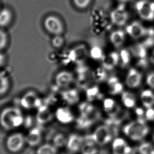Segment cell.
<instances>
[{"label": "cell", "mask_w": 154, "mask_h": 154, "mask_svg": "<svg viewBox=\"0 0 154 154\" xmlns=\"http://www.w3.org/2000/svg\"><path fill=\"white\" fill-rule=\"evenodd\" d=\"M24 120L23 113L18 107H7L0 113V125L6 131L19 128L23 125Z\"/></svg>", "instance_id": "obj_1"}, {"label": "cell", "mask_w": 154, "mask_h": 154, "mask_svg": "<svg viewBox=\"0 0 154 154\" xmlns=\"http://www.w3.org/2000/svg\"><path fill=\"white\" fill-rule=\"evenodd\" d=\"M144 119H137L125 125L122 131L127 137L134 141H140L149 133V128Z\"/></svg>", "instance_id": "obj_2"}, {"label": "cell", "mask_w": 154, "mask_h": 154, "mask_svg": "<svg viewBox=\"0 0 154 154\" xmlns=\"http://www.w3.org/2000/svg\"><path fill=\"white\" fill-rule=\"evenodd\" d=\"M137 14L141 19L152 21L154 20V2L148 0H139L135 5Z\"/></svg>", "instance_id": "obj_3"}, {"label": "cell", "mask_w": 154, "mask_h": 154, "mask_svg": "<svg viewBox=\"0 0 154 154\" xmlns=\"http://www.w3.org/2000/svg\"><path fill=\"white\" fill-rule=\"evenodd\" d=\"M26 143V137L22 133H15L8 137L5 145L9 152L17 153L23 149Z\"/></svg>", "instance_id": "obj_4"}, {"label": "cell", "mask_w": 154, "mask_h": 154, "mask_svg": "<svg viewBox=\"0 0 154 154\" xmlns=\"http://www.w3.org/2000/svg\"><path fill=\"white\" fill-rule=\"evenodd\" d=\"M44 26L50 34L59 35L64 32V28L62 21L56 15H50L45 17L44 21Z\"/></svg>", "instance_id": "obj_5"}, {"label": "cell", "mask_w": 154, "mask_h": 154, "mask_svg": "<svg viewBox=\"0 0 154 154\" xmlns=\"http://www.w3.org/2000/svg\"><path fill=\"white\" fill-rule=\"evenodd\" d=\"M92 139L98 145L103 146L111 142L113 135L109 128L103 125L98 127L91 134Z\"/></svg>", "instance_id": "obj_6"}, {"label": "cell", "mask_w": 154, "mask_h": 154, "mask_svg": "<svg viewBox=\"0 0 154 154\" xmlns=\"http://www.w3.org/2000/svg\"><path fill=\"white\" fill-rule=\"evenodd\" d=\"M110 17L113 24L118 26H126L128 21L129 15L124 7L119 6L111 11Z\"/></svg>", "instance_id": "obj_7"}, {"label": "cell", "mask_w": 154, "mask_h": 154, "mask_svg": "<svg viewBox=\"0 0 154 154\" xmlns=\"http://www.w3.org/2000/svg\"><path fill=\"white\" fill-rule=\"evenodd\" d=\"M125 32L131 38L138 40L145 36L147 30L140 22L135 21L126 26Z\"/></svg>", "instance_id": "obj_8"}, {"label": "cell", "mask_w": 154, "mask_h": 154, "mask_svg": "<svg viewBox=\"0 0 154 154\" xmlns=\"http://www.w3.org/2000/svg\"><path fill=\"white\" fill-rule=\"evenodd\" d=\"M143 80L141 73L135 68H131L127 73L125 83L128 88L135 89L141 85Z\"/></svg>", "instance_id": "obj_9"}, {"label": "cell", "mask_w": 154, "mask_h": 154, "mask_svg": "<svg viewBox=\"0 0 154 154\" xmlns=\"http://www.w3.org/2000/svg\"><path fill=\"white\" fill-rule=\"evenodd\" d=\"M84 142V137L76 134H72L67 138L66 146L69 152L75 154L80 152Z\"/></svg>", "instance_id": "obj_10"}, {"label": "cell", "mask_w": 154, "mask_h": 154, "mask_svg": "<svg viewBox=\"0 0 154 154\" xmlns=\"http://www.w3.org/2000/svg\"><path fill=\"white\" fill-rule=\"evenodd\" d=\"M74 82V76L68 71H62L58 73L55 78L57 86L61 89H67Z\"/></svg>", "instance_id": "obj_11"}, {"label": "cell", "mask_w": 154, "mask_h": 154, "mask_svg": "<svg viewBox=\"0 0 154 154\" xmlns=\"http://www.w3.org/2000/svg\"><path fill=\"white\" fill-rule=\"evenodd\" d=\"M54 115L57 120L62 124H69L75 120L72 111L67 107H59L56 110Z\"/></svg>", "instance_id": "obj_12"}, {"label": "cell", "mask_w": 154, "mask_h": 154, "mask_svg": "<svg viewBox=\"0 0 154 154\" xmlns=\"http://www.w3.org/2000/svg\"><path fill=\"white\" fill-rule=\"evenodd\" d=\"M41 100L38 95L34 92H28L22 97L21 99V104L24 108L31 109L35 107H39Z\"/></svg>", "instance_id": "obj_13"}, {"label": "cell", "mask_w": 154, "mask_h": 154, "mask_svg": "<svg viewBox=\"0 0 154 154\" xmlns=\"http://www.w3.org/2000/svg\"><path fill=\"white\" fill-rule=\"evenodd\" d=\"M112 150L113 154H131L132 149L125 140L117 137L112 141Z\"/></svg>", "instance_id": "obj_14"}, {"label": "cell", "mask_w": 154, "mask_h": 154, "mask_svg": "<svg viewBox=\"0 0 154 154\" xmlns=\"http://www.w3.org/2000/svg\"><path fill=\"white\" fill-rule=\"evenodd\" d=\"M101 60L103 67L106 70H111L120 63L119 54L116 52H111L104 56Z\"/></svg>", "instance_id": "obj_15"}, {"label": "cell", "mask_w": 154, "mask_h": 154, "mask_svg": "<svg viewBox=\"0 0 154 154\" xmlns=\"http://www.w3.org/2000/svg\"><path fill=\"white\" fill-rule=\"evenodd\" d=\"M61 96L64 103L70 106L77 104L79 101V93L76 89H65V90L61 92Z\"/></svg>", "instance_id": "obj_16"}, {"label": "cell", "mask_w": 154, "mask_h": 154, "mask_svg": "<svg viewBox=\"0 0 154 154\" xmlns=\"http://www.w3.org/2000/svg\"><path fill=\"white\" fill-rule=\"evenodd\" d=\"M98 118L99 115L88 116L80 115L75 121L76 126L80 129L89 128L94 124Z\"/></svg>", "instance_id": "obj_17"}, {"label": "cell", "mask_w": 154, "mask_h": 154, "mask_svg": "<svg viewBox=\"0 0 154 154\" xmlns=\"http://www.w3.org/2000/svg\"><path fill=\"white\" fill-rule=\"evenodd\" d=\"M98 145L92 136L88 135L84 137V142L80 152L82 154H97L98 152Z\"/></svg>", "instance_id": "obj_18"}, {"label": "cell", "mask_w": 154, "mask_h": 154, "mask_svg": "<svg viewBox=\"0 0 154 154\" xmlns=\"http://www.w3.org/2000/svg\"><path fill=\"white\" fill-rule=\"evenodd\" d=\"M107 86L109 93L113 96L122 94L124 91V85L117 77L109 78L107 80Z\"/></svg>", "instance_id": "obj_19"}, {"label": "cell", "mask_w": 154, "mask_h": 154, "mask_svg": "<svg viewBox=\"0 0 154 154\" xmlns=\"http://www.w3.org/2000/svg\"><path fill=\"white\" fill-rule=\"evenodd\" d=\"M126 32L121 29L115 30L111 32L109 40L114 47L119 48L122 47L126 40Z\"/></svg>", "instance_id": "obj_20"}, {"label": "cell", "mask_w": 154, "mask_h": 154, "mask_svg": "<svg viewBox=\"0 0 154 154\" xmlns=\"http://www.w3.org/2000/svg\"><path fill=\"white\" fill-rule=\"evenodd\" d=\"M26 137V143L32 147L36 146L42 141V131L38 127H35L31 129Z\"/></svg>", "instance_id": "obj_21"}, {"label": "cell", "mask_w": 154, "mask_h": 154, "mask_svg": "<svg viewBox=\"0 0 154 154\" xmlns=\"http://www.w3.org/2000/svg\"><path fill=\"white\" fill-rule=\"evenodd\" d=\"M141 103L146 108L153 107L154 106V93L150 89H145L140 94Z\"/></svg>", "instance_id": "obj_22"}, {"label": "cell", "mask_w": 154, "mask_h": 154, "mask_svg": "<svg viewBox=\"0 0 154 154\" xmlns=\"http://www.w3.org/2000/svg\"><path fill=\"white\" fill-rule=\"evenodd\" d=\"M80 114L82 115L93 116L99 115V113L96 110V108L91 102L86 101L82 103L78 107Z\"/></svg>", "instance_id": "obj_23"}, {"label": "cell", "mask_w": 154, "mask_h": 154, "mask_svg": "<svg viewBox=\"0 0 154 154\" xmlns=\"http://www.w3.org/2000/svg\"><path fill=\"white\" fill-rule=\"evenodd\" d=\"M103 109L110 117H116L118 111V108L113 99L106 98L103 101Z\"/></svg>", "instance_id": "obj_24"}, {"label": "cell", "mask_w": 154, "mask_h": 154, "mask_svg": "<svg viewBox=\"0 0 154 154\" xmlns=\"http://www.w3.org/2000/svg\"><path fill=\"white\" fill-rule=\"evenodd\" d=\"M13 20V13L10 9L4 8L0 10V26H9Z\"/></svg>", "instance_id": "obj_25"}, {"label": "cell", "mask_w": 154, "mask_h": 154, "mask_svg": "<svg viewBox=\"0 0 154 154\" xmlns=\"http://www.w3.org/2000/svg\"><path fill=\"white\" fill-rule=\"evenodd\" d=\"M121 96L122 103L126 108L131 109L136 106V99L133 94L128 91H123Z\"/></svg>", "instance_id": "obj_26"}, {"label": "cell", "mask_w": 154, "mask_h": 154, "mask_svg": "<svg viewBox=\"0 0 154 154\" xmlns=\"http://www.w3.org/2000/svg\"><path fill=\"white\" fill-rule=\"evenodd\" d=\"M120 124L121 121L120 119L116 118V117H110V118L107 119L105 122V124L109 128L111 133H112L113 137L118 134Z\"/></svg>", "instance_id": "obj_27"}, {"label": "cell", "mask_w": 154, "mask_h": 154, "mask_svg": "<svg viewBox=\"0 0 154 154\" xmlns=\"http://www.w3.org/2000/svg\"><path fill=\"white\" fill-rule=\"evenodd\" d=\"M38 113L36 119L40 124H45L51 120L52 115L49 110L45 106H40L38 108Z\"/></svg>", "instance_id": "obj_28"}, {"label": "cell", "mask_w": 154, "mask_h": 154, "mask_svg": "<svg viewBox=\"0 0 154 154\" xmlns=\"http://www.w3.org/2000/svg\"><path fill=\"white\" fill-rule=\"evenodd\" d=\"M10 88V82L9 77L5 73L0 72V97L8 92Z\"/></svg>", "instance_id": "obj_29"}, {"label": "cell", "mask_w": 154, "mask_h": 154, "mask_svg": "<svg viewBox=\"0 0 154 154\" xmlns=\"http://www.w3.org/2000/svg\"><path fill=\"white\" fill-rule=\"evenodd\" d=\"M86 97L88 101L92 102L102 98V94L97 86H93L86 90Z\"/></svg>", "instance_id": "obj_30"}, {"label": "cell", "mask_w": 154, "mask_h": 154, "mask_svg": "<svg viewBox=\"0 0 154 154\" xmlns=\"http://www.w3.org/2000/svg\"><path fill=\"white\" fill-rule=\"evenodd\" d=\"M58 148L53 143H46L40 146L36 150V154H57Z\"/></svg>", "instance_id": "obj_31"}, {"label": "cell", "mask_w": 154, "mask_h": 154, "mask_svg": "<svg viewBox=\"0 0 154 154\" xmlns=\"http://www.w3.org/2000/svg\"><path fill=\"white\" fill-rule=\"evenodd\" d=\"M139 154H154V146L149 142H143L138 147Z\"/></svg>", "instance_id": "obj_32"}, {"label": "cell", "mask_w": 154, "mask_h": 154, "mask_svg": "<svg viewBox=\"0 0 154 154\" xmlns=\"http://www.w3.org/2000/svg\"><path fill=\"white\" fill-rule=\"evenodd\" d=\"M67 138L62 134H58L54 137L52 143L58 148H62L66 145Z\"/></svg>", "instance_id": "obj_33"}, {"label": "cell", "mask_w": 154, "mask_h": 154, "mask_svg": "<svg viewBox=\"0 0 154 154\" xmlns=\"http://www.w3.org/2000/svg\"><path fill=\"white\" fill-rule=\"evenodd\" d=\"M105 70L106 69L103 67L97 68L94 71V77L96 82H101L105 81L107 77L106 72Z\"/></svg>", "instance_id": "obj_34"}, {"label": "cell", "mask_w": 154, "mask_h": 154, "mask_svg": "<svg viewBox=\"0 0 154 154\" xmlns=\"http://www.w3.org/2000/svg\"><path fill=\"white\" fill-rule=\"evenodd\" d=\"M9 41L8 35L4 30L0 29V51L7 47Z\"/></svg>", "instance_id": "obj_35"}, {"label": "cell", "mask_w": 154, "mask_h": 154, "mask_svg": "<svg viewBox=\"0 0 154 154\" xmlns=\"http://www.w3.org/2000/svg\"><path fill=\"white\" fill-rule=\"evenodd\" d=\"M120 63L126 66L131 61V54L127 50H122L120 54Z\"/></svg>", "instance_id": "obj_36"}, {"label": "cell", "mask_w": 154, "mask_h": 154, "mask_svg": "<svg viewBox=\"0 0 154 154\" xmlns=\"http://www.w3.org/2000/svg\"><path fill=\"white\" fill-rule=\"evenodd\" d=\"M92 0H73L75 6L78 9H86L89 6Z\"/></svg>", "instance_id": "obj_37"}, {"label": "cell", "mask_w": 154, "mask_h": 154, "mask_svg": "<svg viewBox=\"0 0 154 154\" xmlns=\"http://www.w3.org/2000/svg\"><path fill=\"white\" fill-rule=\"evenodd\" d=\"M91 56L94 59H101L102 60L104 56H103L101 50L98 47H94L91 50Z\"/></svg>", "instance_id": "obj_38"}, {"label": "cell", "mask_w": 154, "mask_h": 154, "mask_svg": "<svg viewBox=\"0 0 154 154\" xmlns=\"http://www.w3.org/2000/svg\"><path fill=\"white\" fill-rule=\"evenodd\" d=\"M52 42L54 47L60 48L62 47L64 43V39L61 36V35H55Z\"/></svg>", "instance_id": "obj_39"}, {"label": "cell", "mask_w": 154, "mask_h": 154, "mask_svg": "<svg viewBox=\"0 0 154 154\" xmlns=\"http://www.w3.org/2000/svg\"><path fill=\"white\" fill-rule=\"evenodd\" d=\"M145 118L147 121H154V108L153 107L147 108L145 113Z\"/></svg>", "instance_id": "obj_40"}, {"label": "cell", "mask_w": 154, "mask_h": 154, "mask_svg": "<svg viewBox=\"0 0 154 154\" xmlns=\"http://www.w3.org/2000/svg\"><path fill=\"white\" fill-rule=\"evenodd\" d=\"M146 84L149 88L154 90V72L148 75L146 78Z\"/></svg>", "instance_id": "obj_41"}, {"label": "cell", "mask_w": 154, "mask_h": 154, "mask_svg": "<svg viewBox=\"0 0 154 154\" xmlns=\"http://www.w3.org/2000/svg\"><path fill=\"white\" fill-rule=\"evenodd\" d=\"M135 112H136V114L138 116V119L146 120L145 118V111H144L142 108H137L135 110Z\"/></svg>", "instance_id": "obj_42"}, {"label": "cell", "mask_w": 154, "mask_h": 154, "mask_svg": "<svg viewBox=\"0 0 154 154\" xmlns=\"http://www.w3.org/2000/svg\"><path fill=\"white\" fill-rule=\"evenodd\" d=\"M32 122H33V119L31 117H24V120L23 125H24L26 127H31L32 126Z\"/></svg>", "instance_id": "obj_43"}, {"label": "cell", "mask_w": 154, "mask_h": 154, "mask_svg": "<svg viewBox=\"0 0 154 154\" xmlns=\"http://www.w3.org/2000/svg\"><path fill=\"white\" fill-rule=\"evenodd\" d=\"M6 60L7 58L5 55L0 51V68L5 66V64L6 63Z\"/></svg>", "instance_id": "obj_44"}, {"label": "cell", "mask_w": 154, "mask_h": 154, "mask_svg": "<svg viewBox=\"0 0 154 154\" xmlns=\"http://www.w3.org/2000/svg\"><path fill=\"white\" fill-rule=\"evenodd\" d=\"M150 61L154 66V49L152 51L150 55Z\"/></svg>", "instance_id": "obj_45"}, {"label": "cell", "mask_w": 154, "mask_h": 154, "mask_svg": "<svg viewBox=\"0 0 154 154\" xmlns=\"http://www.w3.org/2000/svg\"><path fill=\"white\" fill-rule=\"evenodd\" d=\"M120 1H122V2H126V1H128L129 0H119Z\"/></svg>", "instance_id": "obj_46"}, {"label": "cell", "mask_w": 154, "mask_h": 154, "mask_svg": "<svg viewBox=\"0 0 154 154\" xmlns=\"http://www.w3.org/2000/svg\"></svg>", "instance_id": "obj_47"}, {"label": "cell", "mask_w": 154, "mask_h": 154, "mask_svg": "<svg viewBox=\"0 0 154 154\" xmlns=\"http://www.w3.org/2000/svg\"></svg>", "instance_id": "obj_48"}]
</instances>
